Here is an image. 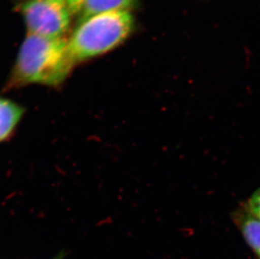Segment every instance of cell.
<instances>
[{"instance_id": "277c9868", "label": "cell", "mask_w": 260, "mask_h": 259, "mask_svg": "<svg viewBox=\"0 0 260 259\" xmlns=\"http://www.w3.org/2000/svg\"><path fill=\"white\" fill-rule=\"evenodd\" d=\"M25 109L9 99L0 97V143L12 137L21 122Z\"/></svg>"}, {"instance_id": "6da1fadb", "label": "cell", "mask_w": 260, "mask_h": 259, "mask_svg": "<svg viewBox=\"0 0 260 259\" xmlns=\"http://www.w3.org/2000/svg\"><path fill=\"white\" fill-rule=\"evenodd\" d=\"M76 64L69 53L68 38H45L27 34L20 46L7 88L29 85L56 88Z\"/></svg>"}, {"instance_id": "ba28073f", "label": "cell", "mask_w": 260, "mask_h": 259, "mask_svg": "<svg viewBox=\"0 0 260 259\" xmlns=\"http://www.w3.org/2000/svg\"><path fill=\"white\" fill-rule=\"evenodd\" d=\"M85 0H65L73 15H79Z\"/></svg>"}, {"instance_id": "52a82bcc", "label": "cell", "mask_w": 260, "mask_h": 259, "mask_svg": "<svg viewBox=\"0 0 260 259\" xmlns=\"http://www.w3.org/2000/svg\"><path fill=\"white\" fill-rule=\"evenodd\" d=\"M248 211L260 220V188L251 196L248 203Z\"/></svg>"}, {"instance_id": "8992f818", "label": "cell", "mask_w": 260, "mask_h": 259, "mask_svg": "<svg viewBox=\"0 0 260 259\" xmlns=\"http://www.w3.org/2000/svg\"><path fill=\"white\" fill-rule=\"evenodd\" d=\"M235 220L246 242L260 259V220L248 209L236 213Z\"/></svg>"}, {"instance_id": "7a4b0ae2", "label": "cell", "mask_w": 260, "mask_h": 259, "mask_svg": "<svg viewBox=\"0 0 260 259\" xmlns=\"http://www.w3.org/2000/svg\"><path fill=\"white\" fill-rule=\"evenodd\" d=\"M132 12H110L80 20L68 38L69 53L74 63L84 62L116 48L134 29Z\"/></svg>"}, {"instance_id": "3957f363", "label": "cell", "mask_w": 260, "mask_h": 259, "mask_svg": "<svg viewBox=\"0 0 260 259\" xmlns=\"http://www.w3.org/2000/svg\"><path fill=\"white\" fill-rule=\"evenodd\" d=\"M20 10L27 34L45 38L64 37L74 15L65 0H25Z\"/></svg>"}, {"instance_id": "5b68a950", "label": "cell", "mask_w": 260, "mask_h": 259, "mask_svg": "<svg viewBox=\"0 0 260 259\" xmlns=\"http://www.w3.org/2000/svg\"><path fill=\"white\" fill-rule=\"evenodd\" d=\"M138 0H85L79 13V20L91 15L110 12H132Z\"/></svg>"}]
</instances>
